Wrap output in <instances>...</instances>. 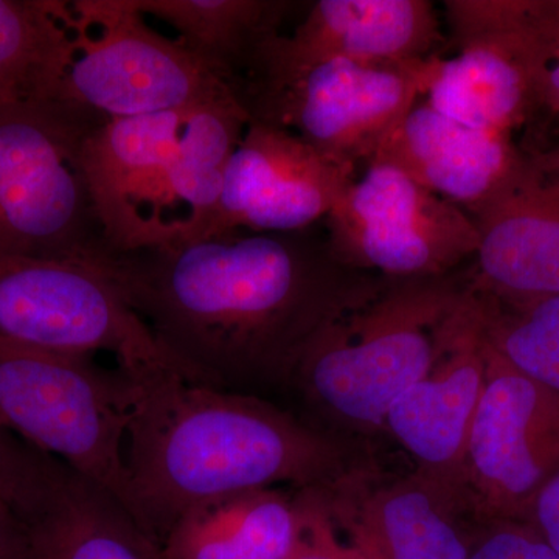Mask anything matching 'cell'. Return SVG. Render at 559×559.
<instances>
[{
  "instance_id": "cell-25",
  "label": "cell",
  "mask_w": 559,
  "mask_h": 559,
  "mask_svg": "<svg viewBox=\"0 0 559 559\" xmlns=\"http://www.w3.org/2000/svg\"><path fill=\"white\" fill-rule=\"evenodd\" d=\"M304 521L289 559H370L352 543H342L320 489H301Z\"/></svg>"
},
{
  "instance_id": "cell-18",
  "label": "cell",
  "mask_w": 559,
  "mask_h": 559,
  "mask_svg": "<svg viewBox=\"0 0 559 559\" xmlns=\"http://www.w3.org/2000/svg\"><path fill=\"white\" fill-rule=\"evenodd\" d=\"M440 39L428 0H319L293 35H278L263 53L286 62L406 64L436 57Z\"/></svg>"
},
{
  "instance_id": "cell-14",
  "label": "cell",
  "mask_w": 559,
  "mask_h": 559,
  "mask_svg": "<svg viewBox=\"0 0 559 559\" xmlns=\"http://www.w3.org/2000/svg\"><path fill=\"white\" fill-rule=\"evenodd\" d=\"M485 374L484 300L468 286L428 373L392 404L384 421L401 447L415 459L419 473L452 488Z\"/></svg>"
},
{
  "instance_id": "cell-17",
  "label": "cell",
  "mask_w": 559,
  "mask_h": 559,
  "mask_svg": "<svg viewBox=\"0 0 559 559\" xmlns=\"http://www.w3.org/2000/svg\"><path fill=\"white\" fill-rule=\"evenodd\" d=\"M525 156L511 138L477 130L415 103L370 164L389 165L473 218L511 179Z\"/></svg>"
},
{
  "instance_id": "cell-24",
  "label": "cell",
  "mask_w": 559,
  "mask_h": 559,
  "mask_svg": "<svg viewBox=\"0 0 559 559\" xmlns=\"http://www.w3.org/2000/svg\"><path fill=\"white\" fill-rule=\"evenodd\" d=\"M60 462L0 428V506L22 520L38 509Z\"/></svg>"
},
{
  "instance_id": "cell-27",
  "label": "cell",
  "mask_w": 559,
  "mask_h": 559,
  "mask_svg": "<svg viewBox=\"0 0 559 559\" xmlns=\"http://www.w3.org/2000/svg\"><path fill=\"white\" fill-rule=\"evenodd\" d=\"M540 38L544 51L539 80V110L559 116V0H547L540 22Z\"/></svg>"
},
{
  "instance_id": "cell-4",
  "label": "cell",
  "mask_w": 559,
  "mask_h": 559,
  "mask_svg": "<svg viewBox=\"0 0 559 559\" xmlns=\"http://www.w3.org/2000/svg\"><path fill=\"white\" fill-rule=\"evenodd\" d=\"M466 290L447 275L369 283L316 331L289 381L331 417L384 426L392 404L428 373Z\"/></svg>"
},
{
  "instance_id": "cell-29",
  "label": "cell",
  "mask_w": 559,
  "mask_h": 559,
  "mask_svg": "<svg viewBox=\"0 0 559 559\" xmlns=\"http://www.w3.org/2000/svg\"><path fill=\"white\" fill-rule=\"evenodd\" d=\"M0 559H31L25 521L13 510L0 506Z\"/></svg>"
},
{
  "instance_id": "cell-16",
  "label": "cell",
  "mask_w": 559,
  "mask_h": 559,
  "mask_svg": "<svg viewBox=\"0 0 559 559\" xmlns=\"http://www.w3.org/2000/svg\"><path fill=\"white\" fill-rule=\"evenodd\" d=\"M320 492L334 525L370 559H468L457 491L419 471L392 481L348 473Z\"/></svg>"
},
{
  "instance_id": "cell-8",
  "label": "cell",
  "mask_w": 559,
  "mask_h": 559,
  "mask_svg": "<svg viewBox=\"0 0 559 559\" xmlns=\"http://www.w3.org/2000/svg\"><path fill=\"white\" fill-rule=\"evenodd\" d=\"M70 7L75 49L55 100L103 120L238 102L207 62L154 32L132 0Z\"/></svg>"
},
{
  "instance_id": "cell-2",
  "label": "cell",
  "mask_w": 559,
  "mask_h": 559,
  "mask_svg": "<svg viewBox=\"0 0 559 559\" xmlns=\"http://www.w3.org/2000/svg\"><path fill=\"white\" fill-rule=\"evenodd\" d=\"M134 380L140 395L124 450L130 513L159 547L186 511L209 500L282 484L326 489L348 474L333 440L259 396L178 371Z\"/></svg>"
},
{
  "instance_id": "cell-3",
  "label": "cell",
  "mask_w": 559,
  "mask_h": 559,
  "mask_svg": "<svg viewBox=\"0 0 559 559\" xmlns=\"http://www.w3.org/2000/svg\"><path fill=\"white\" fill-rule=\"evenodd\" d=\"M249 123L231 102L108 120L92 132L84 168L112 253L207 237Z\"/></svg>"
},
{
  "instance_id": "cell-23",
  "label": "cell",
  "mask_w": 559,
  "mask_h": 559,
  "mask_svg": "<svg viewBox=\"0 0 559 559\" xmlns=\"http://www.w3.org/2000/svg\"><path fill=\"white\" fill-rule=\"evenodd\" d=\"M480 297L489 345L514 369L559 395V294L516 307Z\"/></svg>"
},
{
  "instance_id": "cell-22",
  "label": "cell",
  "mask_w": 559,
  "mask_h": 559,
  "mask_svg": "<svg viewBox=\"0 0 559 559\" xmlns=\"http://www.w3.org/2000/svg\"><path fill=\"white\" fill-rule=\"evenodd\" d=\"M73 49L70 2L0 0V103L49 100Z\"/></svg>"
},
{
  "instance_id": "cell-21",
  "label": "cell",
  "mask_w": 559,
  "mask_h": 559,
  "mask_svg": "<svg viewBox=\"0 0 559 559\" xmlns=\"http://www.w3.org/2000/svg\"><path fill=\"white\" fill-rule=\"evenodd\" d=\"M146 16L179 33V43L207 62L237 97L260 55L296 3L285 0H132ZM238 100V98H237Z\"/></svg>"
},
{
  "instance_id": "cell-20",
  "label": "cell",
  "mask_w": 559,
  "mask_h": 559,
  "mask_svg": "<svg viewBox=\"0 0 559 559\" xmlns=\"http://www.w3.org/2000/svg\"><path fill=\"white\" fill-rule=\"evenodd\" d=\"M304 521L301 489H255L186 511L160 543L164 559H289Z\"/></svg>"
},
{
  "instance_id": "cell-1",
  "label": "cell",
  "mask_w": 559,
  "mask_h": 559,
  "mask_svg": "<svg viewBox=\"0 0 559 559\" xmlns=\"http://www.w3.org/2000/svg\"><path fill=\"white\" fill-rule=\"evenodd\" d=\"M103 270L187 380L238 393L289 381L316 331L370 283L347 280L307 230L116 252Z\"/></svg>"
},
{
  "instance_id": "cell-12",
  "label": "cell",
  "mask_w": 559,
  "mask_h": 559,
  "mask_svg": "<svg viewBox=\"0 0 559 559\" xmlns=\"http://www.w3.org/2000/svg\"><path fill=\"white\" fill-rule=\"evenodd\" d=\"M559 468V395L500 358L487 374L454 488L480 522L520 521Z\"/></svg>"
},
{
  "instance_id": "cell-7",
  "label": "cell",
  "mask_w": 559,
  "mask_h": 559,
  "mask_svg": "<svg viewBox=\"0 0 559 559\" xmlns=\"http://www.w3.org/2000/svg\"><path fill=\"white\" fill-rule=\"evenodd\" d=\"M370 64L323 58L305 62L261 55L238 91L250 121L299 135L312 148L356 167L381 143L428 86V64Z\"/></svg>"
},
{
  "instance_id": "cell-13",
  "label": "cell",
  "mask_w": 559,
  "mask_h": 559,
  "mask_svg": "<svg viewBox=\"0 0 559 559\" xmlns=\"http://www.w3.org/2000/svg\"><path fill=\"white\" fill-rule=\"evenodd\" d=\"M355 168L299 135L250 121L231 153L209 235L294 234L326 218L355 180Z\"/></svg>"
},
{
  "instance_id": "cell-15",
  "label": "cell",
  "mask_w": 559,
  "mask_h": 559,
  "mask_svg": "<svg viewBox=\"0 0 559 559\" xmlns=\"http://www.w3.org/2000/svg\"><path fill=\"white\" fill-rule=\"evenodd\" d=\"M479 234L469 288L500 305L559 294V178L525 156L518 171L473 216Z\"/></svg>"
},
{
  "instance_id": "cell-30",
  "label": "cell",
  "mask_w": 559,
  "mask_h": 559,
  "mask_svg": "<svg viewBox=\"0 0 559 559\" xmlns=\"http://www.w3.org/2000/svg\"><path fill=\"white\" fill-rule=\"evenodd\" d=\"M533 160L539 165L543 170L551 173L559 178V148L547 151V153L533 154Z\"/></svg>"
},
{
  "instance_id": "cell-10",
  "label": "cell",
  "mask_w": 559,
  "mask_h": 559,
  "mask_svg": "<svg viewBox=\"0 0 559 559\" xmlns=\"http://www.w3.org/2000/svg\"><path fill=\"white\" fill-rule=\"evenodd\" d=\"M444 9L457 53L430 58L426 102L511 138L539 110L544 0H450Z\"/></svg>"
},
{
  "instance_id": "cell-28",
  "label": "cell",
  "mask_w": 559,
  "mask_h": 559,
  "mask_svg": "<svg viewBox=\"0 0 559 559\" xmlns=\"http://www.w3.org/2000/svg\"><path fill=\"white\" fill-rule=\"evenodd\" d=\"M520 521L535 530L559 558V468L538 489Z\"/></svg>"
},
{
  "instance_id": "cell-19",
  "label": "cell",
  "mask_w": 559,
  "mask_h": 559,
  "mask_svg": "<svg viewBox=\"0 0 559 559\" xmlns=\"http://www.w3.org/2000/svg\"><path fill=\"white\" fill-rule=\"evenodd\" d=\"M24 521L31 559H164L116 496L62 463Z\"/></svg>"
},
{
  "instance_id": "cell-5",
  "label": "cell",
  "mask_w": 559,
  "mask_h": 559,
  "mask_svg": "<svg viewBox=\"0 0 559 559\" xmlns=\"http://www.w3.org/2000/svg\"><path fill=\"white\" fill-rule=\"evenodd\" d=\"M105 121L55 98L0 103V255L98 267L112 255L84 168Z\"/></svg>"
},
{
  "instance_id": "cell-11",
  "label": "cell",
  "mask_w": 559,
  "mask_h": 559,
  "mask_svg": "<svg viewBox=\"0 0 559 559\" xmlns=\"http://www.w3.org/2000/svg\"><path fill=\"white\" fill-rule=\"evenodd\" d=\"M326 219L334 259L392 278L443 277L479 245L465 210L382 164H369Z\"/></svg>"
},
{
  "instance_id": "cell-26",
  "label": "cell",
  "mask_w": 559,
  "mask_h": 559,
  "mask_svg": "<svg viewBox=\"0 0 559 559\" xmlns=\"http://www.w3.org/2000/svg\"><path fill=\"white\" fill-rule=\"evenodd\" d=\"M468 559H559L535 530L521 521L487 522L471 539Z\"/></svg>"
},
{
  "instance_id": "cell-6",
  "label": "cell",
  "mask_w": 559,
  "mask_h": 559,
  "mask_svg": "<svg viewBox=\"0 0 559 559\" xmlns=\"http://www.w3.org/2000/svg\"><path fill=\"white\" fill-rule=\"evenodd\" d=\"M140 388L92 355L0 342V428L57 459L130 511L124 465Z\"/></svg>"
},
{
  "instance_id": "cell-9",
  "label": "cell",
  "mask_w": 559,
  "mask_h": 559,
  "mask_svg": "<svg viewBox=\"0 0 559 559\" xmlns=\"http://www.w3.org/2000/svg\"><path fill=\"white\" fill-rule=\"evenodd\" d=\"M0 342L73 355L108 352L134 378L186 377L108 272L81 261L0 255Z\"/></svg>"
}]
</instances>
